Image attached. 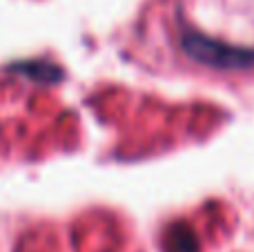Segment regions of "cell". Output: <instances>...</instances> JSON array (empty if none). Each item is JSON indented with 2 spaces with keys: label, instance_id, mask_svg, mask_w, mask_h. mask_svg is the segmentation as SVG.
Returning <instances> with one entry per match:
<instances>
[{
  "label": "cell",
  "instance_id": "2",
  "mask_svg": "<svg viewBox=\"0 0 254 252\" xmlns=\"http://www.w3.org/2000/svg\"><path fill=\"white\" fill-rule=\"evenodd\" d=\"M11 69L25 71L27 76L38 80H61V69L49 63H25V65H13Z\"/></svg>",
  "mask_w": 254,
  "mask_h": 252
},
{
  "label": "cell",
  "instance_id": "1",
  "mask_svg": "<svg viewBox=\"0 0 254 252\" xmlns=\"http://www.w3.org/2000/svg\"><path fill=\"white\" fill-rule=\"evenodd\" d=\"M181 45L190 58L207 67H214V69H250L254 67V49L250 47L219 43L203 34H194V31L185 34Z\"/></svg>",
  "mask_w": 254,
  "mask_h": 252
},
{
  "label": "cell",
  "instance_id": "3",
  "mask_svg": "<svg viewBox=\"0 0 254 252\" xmlns=\"http://www.w3.org/2000/svg\"><path fill=\"white\" fill-rule=\"evenodd\" d=\"M170 252H198V241L194 237L192 230L179 226L172 232V241H170Z\"/></svg>",
  "mask_w": 254,
  "mask_h": 252
}]
</instances>
